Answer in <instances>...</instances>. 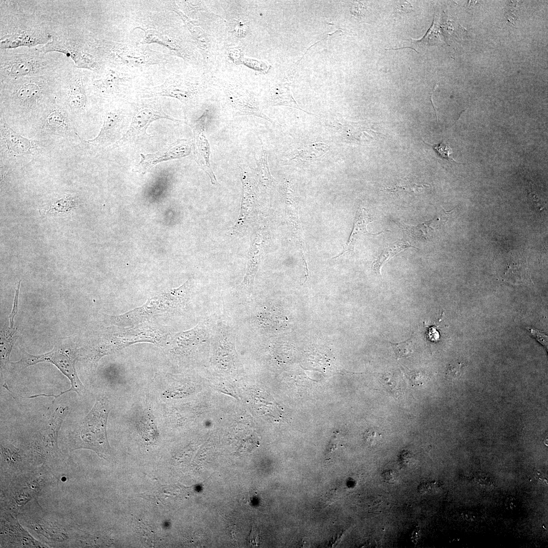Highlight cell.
I'll use <instances>...</instances> for the list:
<instances>
[{
	"instance_id": "6da1fadb",
	"label": "cell",
	"mask_w": 548,
	"mask_h": 548,
	"mask_svg": "<svg viewBox=\"0 0 548 548\" xmlns=\"http://www.w3.org/2000/svg\"><path fill=\"white\" fill-rule=\"evenodd\" d=\"M97 54L111 65L128 70L131 73L167 62V56L152 50L148 45L97 40L92 44Z\"/></svg>"
},
{
	"instance_id": "7a4b0ae2",
	"label": "cell",
	"mask_w": 548,
	"mask_h": 548,
	"mask_svg": "<svg viewBox=\"0 0 548 548\" xmlns=\"http://www.w3.org/2000/svg\"><path fill=\"white\" fill-rule=\"evenodd\" d=\"M110 407L108 400L100 397L81 422L73 440V449H86L108 460L111 456L107 435V423Z\"/></svg>"
},
{
	"instance_id": "3957f363",
	"label": "cell",
	"mask_w": 548,
	"mask_h": 548,
	"mask_svg": "<svg viewBox=\"0 0 548 548\" xmlns=\"http://www.w3.org/2000/svg\"><path fill=\"white\" fill-rule=\"evenodd\" d=\"M18 51L1 53V79L3 82L46 75L50 70V60L40 51L33 49Z\"/></svg>"
},
{
	"instance_id": "277c9868",
	"label": "cell",
	"mask_w": 548,
	"mask_h": 548,
	"mask_svg": "<svg viewBox=\"0 0 548 548\" xmlns=\"http://www.w3.org/2000/svg\"><path fill=\"white\" fill-rule=\"evenodd\" d=\"M132 118L127 130L115 144L114 147L124 145L136 144L150 137L147 129L154 121L166 119L182 122L167 114L156 97L138 101L133 105Z\"/></svg>"
},
{
	"instance_id": "5b68a950",
	"label": "cell",
	"mask_w": 548,
	"mask_h": 548,
	"mask_svg": "<svg viewBox=\"0 0 548 548\" xmlns=\"http://www.w3.org/2000/svg\"><path fill=\"white\" fill-rule=\"evenodd\" d=\"M44 362L51 363L56 366L67 378L71 385L69 389L61 392L58 395L48 394V397L52 396L57 399L64 393L71 391L76 392L79 395L85 393V388L76 371V358L59 347L54 346L49 352L39 355H32L22 350L21 358L17 362H11L10 364L13 369L18 370Z\"/></svg>"
},
{
	"instance_id": "8992f818",
	"label": "cell",
	"mask_w": 548,
	"mask_h": 548,
	"mask_svg": "<svg viewBox=\"0 0 548 548\" xmlns=\"http://www.w3.org/2000/svg\"><path fill=\"white\" fill-rule=\"evenodd\" d=\"M186 282L177 289L150 299L144 305L120 316L112 317L116 324L136 323L151 315H154L169 309H181L186 304L189 298Z\"/></svg>"
},
{
	"instance_id": "52a82bcc",
	"label": "cell",
	"mask_w": 548,
	"mask_h": 548,
	"mask_svg": "<svg viewBox=\"0 0 548 548\" xmlns=\"http://www.w3.org/2000/svg\"><path fill=\"white\" fill-rule=\"evenodd\" d=\"M160 26V24L153 22L152 19H143L138 27L144 32L140 44L156 43L165 47L172 54L185 60H190L192 51L189 45L173 28Z\"/></svg>"
},
{
	"instance_id": "ba28073f",
	"label": "cell",
	"mask_w": 548,
	"mask_h": 548,
	"mask_svg": "<svg viewBox=\"0 0 548 548\" xmlns=\"http://www.w3.org/2000/svg\"><path fill=\"white\" fill-rule=\"evenodd\" d=\"M200 91V83L196 79L172 76L160 85L142 89L138 94L141 98L158 96L174 97L188 107L195 102Z\"/></svg>"
},
{
	"instance_id": "9c48e42d",
	"label": "cell",
	"mask_w": 548,
	"mask_h": 548,
	"mask_svg": "<svg viewBox=\"0 0 548 548\" xmlns=\"http://www.w3.org/2000/svg\"><path fill=\"white\" fill-rule=\"evenodd\" d=\"M224 91L234 116L252 115L272 121L260 110L254 93L239 86L225 84Z\"/></svg>"
},
{
	"instance_id": "30bf717a",
	"label": "cell",
	"mask_w": 548,
	"mask_h": 548,
	"mask_svg": "<svg viewBox=\"0 0 548 548\" xmlns=\"http://www.w3.org/2000/svg\"><path fill=\"white\" fill-rule=\"evenodd\" d=\"M192 145L191 140L181 139L162 150L147 154H141L140 161L134 171L145 174L160 162L186 157L190 154Z\"/></svg>"
},
{
	"instance_id": "8fae6325",
	"label": "cell",
	"mask_w": 548,
	"mask_h": 548,
	"mask_svg": "<svg viewBox=\"0 0 548 548\" xmlns=\"http://www.w3.org/2000/svg\"><path fill=\"white\" fill-rule=\"evenodd\" d=\"M46 75L22 78L7 82L12 84L15 99L22 106L30 108L35 106L47 89L48 80L51 79Z\"/></svg>"
},
{
	"instance_id": "7c38bea8",
	"label": "cell",
	"mask_w": 548,
	"mask_h": 548,
	"mask_svg": "<svg viewBox=\"0 0 548 548\" xmlns=\"http://www.w3.org/2000/svg\"><path fill=\"white\" fill-rule=\"evenodd\" d=\"M209 110L206 109L202 115L191 125L194 140L192 143L194 158L200 167L208 175L212 183H216V179L210 163V146L205 134V124Z\"/></svg>"
},
{
	"instance_id": "4fadbf2b",
	"label": "cell",
	"mask_w": 548,
	"mask_h": 548,
	"mask_svg": "<svg viewBox=\"0 0 548 548\" xmlns=\"http://www.w3.org/2000/svg\"><path fill=\"white\" fill-rule=\"evenodd\" d=\"M135 74L107 69L98 79L92 82L93 87L100 93L115 95L125 92L136 80Z\"/></svg>"
},
{
	"instance_id": "5bb4252c",
	"label": "cell",
	"mask_w": 548,
	"mask_h": 548,
	"mask_svg": "<svg viewBox=\"0 0 548 548\" xmlns=\"http://www.w3.org/2000/svg\"><path fill=\"white\" fill-rule=\"evenodd\" d=\"M124 119V115L119 110L107 112L104 116L103 124L98 134L87 142L98 145L111 143L120 135Z\"/></svg>"
},
{
	"instance_id": "9a60e30c",
	"label": "cell",
	"mask_w": 548,
	"mask_h": 548,
	"mask_svg": "<svg viewBox=\"0 0 548 548\" xmlns=\"http://www.w3.org/2000/svg\"><path fill=\"white\" fill-rule=\"evenodd\" d=\"M170 8L180 16L189 30L194 43L202 52L204 57H207L211 47L210 40L205 30L197 21L191 19L181 11L175 2L171 4Z\"/></svg>"
},
{
	"instance_id": "2e32d148",
	"label": "cell",
	"mask_w": 548,
	"mask_h": 548,
	"mask_svg": "<svg viewBox=\"0 0 548 548\" xmlns=\"http://www.w3.org/2000/svg\"><path fill=\"white\" fill-rule=\"evenodd\" d=\"M67 83V99L72 108L76 110L83 109L87 101L84 78L79 73L73 72L66 78Z\"/></svg>"
},
{
	"instance_id": "e0dca14e",
	"label": "cell",
	"mask_w": 548,
	"mask_h": 548,
	"mask_svg": "<svg viewBox=\"0 0 548 548\" xmlns=\"http://www.w3.org/2000/svg\"><path fill=\"white\" fill-rule=\"evenodd\" d=\"M371 220L372 218L366 209L364 208L361 207L357 210L354 222L353 228L349 240L345 246L341 253L334 258H337L345 254L350 253L353 252L356 243L363 234H368L372 235H376L385 232V231H383L376 234H371L368 232L366 229L367 225L368 223L371 221Z\"/></svg>"
},
{
	"instance_id": "ac0fdd59",
	"label": "cell",
	"mask_w": 548,
	"mask_h": 548,
	"mask_svg": "<svg viewBox=\"0 0 548 548\" xmlns=\"http://www.w3.org/2000/svg\"><path fill=\"white\" fill-rule=\"evenodd\" d=\"M217 337L216 352L217 362L221 366H230L236 358L234 336L229 331L224 330L221 331Z\"/></svg>"
},
{
	"instance_id": "d6986e66",
	"label": "cell",
	"mask_w": 548,
	"mask_h": 548,
	"mask_svg": "<svg viewBox=\"0 0 548 548\" xmlns=\"http://www.w3.org/2000/svg\"><path fill=\"white\" fill-rule=\"evenodd\" d=\"M269 104L274 106H284L294 108L312 115L300 108L293 97L289 85L287 83H279L272 88L270 92Z\"/></svg>"
},
{
	"instance_id": "ffe728a7",
	"label": "cell",
	"mask_w": 548,
	"mask_h": 548,
	"mask_svg": "<svg viewBox=\"0 0 548 548\" xmlns=\"http://www.w3.org/2000/svg\"><path fill=\"white\" fill-rule=\"evenodd\" d=\"M407 248H415L406 241L400 239L395 241L386 248L378 256L372 263L374 271L381 275V269L383 265L389 259Z\"/></svg>"
},
{
	"instance_id": "44dd1931",
	"label": "cell",
	"mask_w": 548,
	"mask_h": 548,
	"mask_svg": "<svg viewBox=\"0 0 548 548\" xmlns=\"http://www.w3.org/2000/svg\"><path fill=\"white\" fill-rule=\"evenodd\" d=\"M4 139L6 146L11 152L17 154L26 153L32 147L29 140L24 138L14 131L5 124L4 127Z\"/></svg>"
},
{
	"instance_id": "7402d4cb",
	"label": "cell",
	"mask_w": 548,
	"mask_h": 548,
	"mask_svg": "<svg viewBox=\"0 0 548 548\" xmlns=\"http://www.w3.org/2000/svg\"><path fill=\"white\" fill-rule=\"evenodd\" d=\"M329 146L323 143L309 144L298 150L293 159L312 160L323 155L328 151Z\"/></svg>"
},
{
	"instance_id": "603a6c76",
	"label": "cell",
	"mask_w": 548,
	"mask_h": 548,
	"mask_svg": "<svg viewBox=\"0 0 548 548\" xmlns=\"http://www.w3.org/2000/svg\"><path fill=\"white\" fill-rule=\"evenodd\" d=\"M16 329L9 328L1 333V364L5 366L9 362L12 347L15 343Z\"/></svg>"
},
{
	"instance_id": "cb8c5ba5",
	"label": "cell",
	"mask_w": 548,
	"mask_h": 548,
	"mask_svg": "<svg viewBox=\"0 0 548 548\" xmlns=\"http://www.w3.org/2000/svg\"><path fill=\"white\" fill-rule=\"evenodd\" d=\"M46 123L53 129H63L67 127V117L65 112L59 107L50 110L47 117Z\"/></svg>"
},
{
	"instance_id": "d4e9b609",
	"label": "cell",
	"mask_w": 548,
	"mask_h": 548,
	"mask_svg": "<svg viewBox=\"0 0 548 548\" xmlns=\"http://www.w3.org/2000/svg\"><path fill=\"white\" fill-rule=\"evenodd\" d=\"M428 187L426 184H419L414 183L407 179H403L399 183L391 186L386 187L383 190L389 191L391 192H399L405 191L414 193H420Z\"/></svg>"
},
{
	"instance_id": "484cf974",
	"label": "cell",
	"mask_w": 548,
	"mask_h": 548,
	"mask_svg": "<svg viewBox=\"0 0 548 548\" xmlns=\"http://www.w3.org/2000/svg\"><path fill=\"white\" fill-rule=\"evenodd\" d=\"M389 342L393 349L397 359L410 357L414 353V346L411 338L398 343Z\"/></svg>"
},
{
	"instance_id": "4316f807",
	"label": "cell",
	"mask_w": 548,
	"mask_h": 548,
	"mask_svg": "<svg viewBox=\"0 0 548 548\" xmlns=\"http://www.w3.org/2000/svg\"><path fill=\"white\" fill-rule=\"evenodd\" d=\"M257 170L261 179L265 183L272 182L267 162V155L263 145L260 157L257 163Z\"/></svg>"
},
{
	"instance_id": "83f0119b",
	"label": "cell",
	"mask_w": 548,
	"mask_h": 548,
	"mask_svg": "<svg viewBox=\"0 0 548 548\" xmlns=\"http://www.w3.org/2000/svg\"><path fill=\"white\" fill-rule=\"evenodd\" d=\"M76 202L72 197L66 196L54 201L49 209L50 212H63L72 210L76 206Z\"/></svg>"
},
{
	"instance_id": "f1b7e54d",
	"label": "cell",
	"mask_w": 548,
	"mask_h": 548,
	"mask_svg": "<svg viewBox=\"0 0 548 548\" xmlns=\"http://www.w3.org/2000/svg\"><path fill=\"white\" fill-rule=\"evenodd\" d=\"M423 142L428 146H431L440 157L447 160L451 163L454 162L456 163L462 164L457 162L454 159L452 156L453 153L452 149L449 145L444 143L443 141H441L438 144H434L433 145H431L430 144L426 143L424 140Z\"/></svg>"
},
{
	"instance_id": "f546056e",
	"label": "cell",
	"mask_w": 548,
	"mask_h": 548,
	"mask_svg": "<svg viewBox=\"0 0 548 548\" xmlns=\"http://www.w3.org/2000/svg\"><path fill=\"white\" fill-rule=\"evenodd\" d=\"M20 282H21V281H20L19 282L18 285H17L16 289L15 290V297H14V302H13V306L12 312H11L10 315H9V321H10V328H14V317L17 314V313L18 312V296H19V289H20Z\"/></svg>"
},
{
	"instance_id": "4dcf8cb0",
	"label": "cell",
	"mask_w": 548,
	"mask_h": 548,
	"mask_svg": "<svg viewBox=\"0 0 548 548\" xmlns=\"http://www.w3.org/2000/svg\"><path fill=\"white\" fill-rule=\"evenodd\" d=\"M381 437V434L375 429H370L367 431L364 435V439L366 442L371 446L376 444L380 440Z\"/></svg>"
},
{
	"instance_id": "1f68e13d",
	"label": "cell",
	"mask_w": 548,
	"mask_h": 548,
	"mask_svg": "<svg viewBox=\"0 0 548 548\" xmlns=\"http://www.w3.org/2000/svg\"><path fill=\"white\" fill-rule=\"evenodd\" d=\"M413 6L407 2H399L394 8L396 14H401L410 13L414 11Z\"/></svg>"
},
{
	"instance_id": "d6a6232c",
	"label": "cell",
	"mask_w": 548,
	"mask_h": 548,
	"mask_svg": "<svg viewBox=\"0 0 548 548\" xmlns=\"http://www.w3.org/2000/svg\"><path fill=\"white\" fill-rule=\"evenodd\" d=\"M528 330L538 341L544 346H547V337L544 333L532 328H528Z\"/></svg>"
},
{
	"instance_id": "836d02e7",
	"label": "cell",
	"mask_w": 548,
	"mask_h": 548,
	"mask_svg": "<svg viewBox=\"0 0 548 548\" xmlns=\"http://www.w3.org/2000/svg\"><path fill=\"white\" fill-rule=\"evenodd\" d=\"M382 476L383 479L388 483L393 484L397 480L398 476L397 473L391 470H387L384 472Z\"/></svg>"
},
{
	"instance_id": "e575fe53",
	"label": "cell",
	"mask_w": 548,
	"mask_h": 548,
	"mask_svg": "<svg viewBox=\"0 0 548 548\" xmlns=\"http://www.w3.org/2000/svg\"><path fill=\"white\" fill-rule=\"evenodd\" d=\"M249 539V543L251 545H257L256 543L258 542V535L255 529H254L253 528L252 529Z\"/></svg>"
},
{
	"instance_id": "d590c367",
	"label": "cell",
	"mask_w": 548,
	"mask_h": 548,
	"mask_svg": "<svg viewBox=\"0 0 548 548\" xmlns=\"http://www.w3.org/2000/svg\"><path fill=\"white\" fill-rule=\"evenodd\" d=\"M336 496L335 493L332 492V493H327V494H326L325 495V496L324 497L325 498H324V499H323V501H325V503L329 504V503H331L332 502V501L335 500V499H334L333 498L332 499L331 497H332L333 496Z\"/></svg>"
}]
</instances>
